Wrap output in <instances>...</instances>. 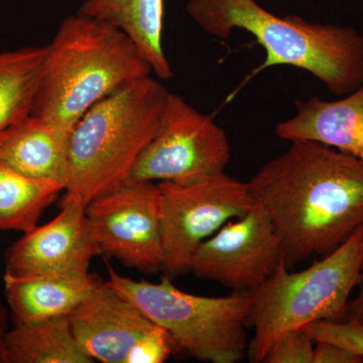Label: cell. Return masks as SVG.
Instances as JSON below:
<instances>
[{"mask_svg":"<svg viewBox=\"0 0 363 363\" xmlns=\"http://www.w3.org/2000/svg\"><path fill=\"white\" fill-rule=\"evenodd\" d=\"M69 136L37 117L28 116L0 135V162L66 189Z\"/></svg>","mask_w":363,"mask_h":363,"instance_id":"cell-15","label":"cell"},{"mask_svg":"<svg viewBox=\"0 0 363 363\" xmlns=\"http://www.w3.org/2000/svg\"><path fill=\"white\" fill-rule=\"evenodd\" d=\"M186 11L212 37L228 39L240 28L255 38L267 57L248 79L283 65L309 72L337 96L363 85V35L350 26L277 16L255 0H190Z\"/></svg>","mask_w":363,"mask_h":363,"instance_id":"cell-3","label":"cell"},{"mask_svg":"<svg viewBox=\"0 0 363 363\" xmlns=\"http://www.w3.org/2000/svg\"><path fill=\"white\" fill-rule=\"evenodd\" d=\"M316 341H329L344 346L363 357V324L357 320L318 321L303 327Z\"/></svg>","mask_w":363,"mask_h":363,"instance_id":"cell-20","label":"cell"},{"mask_svg":"<svg viewBox=\"0 0 363 363\" xmlns=\"http://www.w3.org/2000/svg\"><path fill=\"white\" fill-rule=\"evenodd\" d=\"M62 191L58 183L30 178L0 162V230H32Z\"/></svg>","mask_w":363,"mask_h":363,"instance_id":"cell-19","label":"cell"},{"mask_svg":"<svg viewBox=\"0 0 363 363\" xmlns=\"http://www.w3.org/2000/svg\"><path fill=\"white\" fill-rule=\"evenodd\" d=\"M100 255L86 206L62 202L58 216L35 226L6 252V274L13 277L77 276L89 272Z\"/></svg>","mask_w":363,"mask_h":363,"instance_id":"cell-11","label":"cell"},{"mask_svg":"<svg viewBox=\"0 0 363 363\" xmlns=\"http://www.w3.org/2000/svg\"><path fill=\"white\" fill-rule=\"evenodd\" d=\"M4 363H93L80 347L69 316L14 324L4 337Z\"/></svg>","mask_w":363,"mask_h":363,"instance_id":"cell-17","label":"cell"},{"mask_svg":"<svg viewBox=\"0 0 363 363\" xmlns=\"http://www.w3.org/2000/svg\"><path fill=\"white\" fill-rule=\"evenodd\" d=\"M230 157L228 138L213 118L169 92L159 130L126 183H195L224 173Z\"/></svg>","mask_w":363,"mask_h":363,"instance_id":"cell-8","label":"cell"},{"mask_svg":"<svg viewBox=\"0 0 363 363\" xmlns=\"http://www.w3.org/2000/svg\"><path fill=\"white\" fill-rule=\"evenodd\" d=\"M107 283L125 296L150 321L169 332L179 350L200 362L238 363L247 354V327L252 295L234 291L226 297L183 292L164 277L161 283L135 281L108 269Z\"/></svg>","mask_w":363,"mask_h":363,"instance_id":"cell-6","label":"cell"},{"mask_svg":"<svg viewBox=\"0 0 363 363\" xmlns=\"http://www.w3.org/2000/svg\"><path fill=\"white\" fill-rule=\"evenodd\" d=\"M69 319L79 345L94 362L126 363L136 343L155 326L138 306L106 281Z\"/></svg>","mask_w":363,"mask_h":363,"instance_id":"cell-12","label":"cell"},{"mask_svg":"<svg viewBox=\"0 0 363 363\" xmlns=\"http://www.w3.org/2000/svg\"><path fill=\"white\" fill-rule=\"evenodd\" d=\"M78 13L116 26L133 40L155 75L173 77L162 45L164 0H86Z\"/></svg>","mask_w":363,"mask_h":363,"instance_id":"cell-16","label":"cell"},{"mask_svg":"<svg viewBox=\"0 0 363 363\" xmlns=\"http://www.w3.org/2000/svg\"><path fill=\"white\" fill-rule=\"evenodd\" d=\"M169 94L160 81L145 76L114 91L81 117L69 136L63 201L87 206L128 182L159 130Z\"/></svg>","mask_w":363,"mask_h":363,"instance_id":"cell-4","label":"cell"},{"mask_svg":"<svg viewBox=\"0 0 363 363\" xmlns=\"http://www.w3.org/2000/svg\"><path fill=\"white\" fill-rule=\"evenodd\" d=\"M4 294L13 324L70 316L102 283L96 274L13 277L4 274Z\"/></svg>","mask_w":363,"mask_h":363,"instance_id":"cell-14","label":"cell"},{"mask_svg":"<svg viewBox=\"0 0 363 363\" xmlns=\"http://www.w3.org/2000/svg\"><path fill=\"white\" fill-rule=\"evenodd\" d=\"M177 350L179 347L169 332L155 324L136 343L126 363H162L169 359Z\"/></svg>","mask_w":363,"mask_h":363,"instance_id":"cell-22","label":"cell"},{"mask_svg":"<svg viewBox=\"0 0 363 363\" xmlns=\"http://www.w3.org/2000/svg\"><path fill=\"white\" fill-rule=\"evenodd\" d=\"M291 269L329 255L363 227V161L323 143L294 140L247 182Z\"/></svg>","mask_w":363,"mask_h":363,"instance_id":"cell-1","label":"cell"},{"mask_svg":"<svg viewBox=\"0 0 363 363\" xmlns=\"http://www.w3.org/2000/svg\"><path fill=\"white\" fill-rule=\"evenodd\" d=\"M363 357L339 344L329 341L315 342L313 363H362Z\"/></svg>","mask_w":363,"mask_h":363,"instance_id":"cell-23","label":"cell"},{"mask_svg":"<svg viewBox=\"0 0 363 363\" xmlns=\"http://www.w3.org/2000/svg\"><path fill=\"white\" fill-rule=\"evenodd\" d=\"M281 140L323 143L363 161V85L336 101H296V113L279 123Z\"/></svg>","mask_w":363,"mask_h":363,"instance_id":"cell-13","label":"cell"},{"mask_svg":"<svg viewBox=\"0 0 363 363\" xmlns=\"http://www.w3.org/2000/svg\"><path fill=\"white\" fill-rule=\"evenodd\" d=\"M47 45L0 52V135L32 113Z\"/></svg>","mask_w":363,"mask_h":363,"instance_id":"cell-18","label":"cell"},{"mask_svg":"<svg viewBox=\"0 0 363 363\" xmlns=\"http://www.w3.org/2000/svg\"><path fill=\"white\" fill-rule=\"evenodd\" d=\"M152 73L125 33L78 13L62 21L47 45L30 116L70 135L91 107L131 81Z\"/></svg>","mask_w":363,"mask_h":363,"instance_id":"cell-2","label":"cell"},{"mask_svg":"<svg viewBox=\"0 0 363 363\" xmlns=\"http://www.w3.org/2000/svg\"><path fill=\"white\" fill-rule=\"evenodd\" d=\"M347 319L357 320L363 324V285L357 297L348 303Z\"/></svg>","mask_w":363,"mask_h":363,"instance_id":"cell-24","label":"cell"},{"mask_svg":"<svg viewBox=\"0 0 363 363\" xmlns=\"http://www.w3.org/2000/svg\"><path fill=\"white\" fill-rule=\"evenodd\" d=\"M6 331V312L0 304V363H4V337Z\"/></svg>","mask_w":363,"mask_h":363,"instance_id":"cell-25","label":"cell"},{"mask_svg":"<svg viewBox=\"0 0 363 363\" xmlns=\"http://www.w3.org/2000/svg\"><path fill=\"white\" fill-rule=\"evenodd\" d=\"M164 277L190 272L198 248L255 205L247 183L225 173L191 184L159 182Z\"/></svg>","mask_w":363,"mask_h":363,"instance_id":"cell-7","label":"cell"},{"mask_svg":"<svg viewBox=\"0 0 363 363\" xmlns=\"http://www.w3.org/2000/svg\"><path fill=\"white\" fill-rule=\"evenodd\" d=\"M315 340L304 329L289 332L274 343L264 363H313Z\"/></svg>","mask_w":363,"mask_h":363,"instance_id":"cell-21","label":"cell"},{"mask_svg":"<svg viewBox=\"0 0 363 363\" xmlns=\"http://www.w3.org/2000/svg\"><path fill=\"white\" fill-rule=\"evenodd\" d=\"M283 257L281 241L266 210L255 204L227 222L203 242L190 272L233 291L255 290L276 271Z\"/></svg>","mask_w":363,"mask_h":363,"instance_id":"cell-10","label":"cell"},{"mask_svg":"<svg viewBox=\"0 0 363 363\" xmlns=\"http://www.w3.org/2000/svg\"><path fill=\"white\" fill-rule=\"evenodd\" d=\"M362 264L363 227L303 271H289L281 257L272 276L250 291L255 336L247 348L250 362H264L274 343L289 332L318 321H345Z\"/></svg>","mask_w":363,"mask_h":363,"instance_id":"cell-5","label":"cell"},{"mask_svg":"<svg viewBox=\"0 0 363 363\" xmlns=\"http://www.w3.org/2000/svg\"><path fill=\"white\" fill-rule=\"evenodd\" d=\"M160 197L155 182H133L88 203L86 215L100 255L143 274L161 271Z\"/></svg>","mask_w":363,"mask_h":363,"instance_id":"cell-9","label":"cell"}]
</instances>
